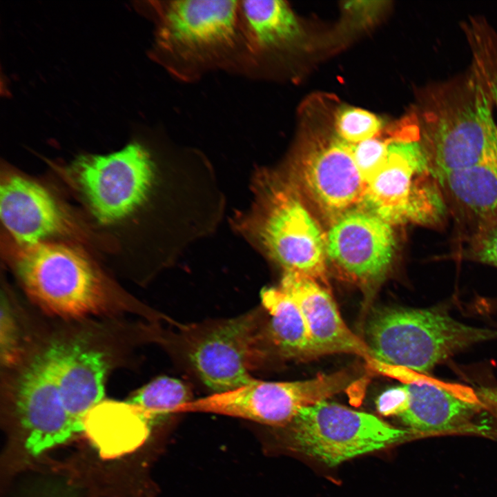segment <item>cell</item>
I'll return each instance as SVG.
<instances>
[{
    "label": "cell",
    "instance_id": "obj_11",
    "mask_svg": "<svg viewBox=\"0 0 497 497\" xmlns=\"http://www.w3.org/2000/svg\"><path fill=\"white\" fill-rule=\"evenodd\" d=\"M13 398L23 445L32 456L66 443L81 431L63 404L47 349L22 371Z\"/></svg>",
    "mask_w": 497,
    "mask_h": 497
},
{
    "label": "cell",
    "instance_id": "obj_16",
    "mask_svg": "<svg viewBox=\"0 0 497 497\" xmlns=\"http://www.w3.org/2000/svg\"><path fill=\"white\" fill-rule=\"evenodd\" d=\"M279 287L299 306L317 357L352 353L371 360L366 342L344 323L328 287L297 273H285Z\"/></svg>",
    "mask_w": 497,
    "mask_h": 497
},
{
    "label": "cell",
    "instance_id": "obj_9",
    "mask_svg": "<svg viewBox=\"0 0 497 497\" xmlns=\"http://www.w3.org/2000/svg\"><path fill=\"white\" fill-rule=\"evenodd\" d=\"M271 352L267 322L255 310L213 329L194 347L190 360L204 384L222 393L254 380L252 373Z\"/></svg>",
    "mask_w": 497,
    "mask_h": 497
},
{
    "label": "cell",
    "instance_id": "obj_28",
    "mask_svg": "<svg viewBox=\"0 0 497 497\" xmlns=\"http://www.w3.org/2000/svg\"><path fill=\"white\" fill-rule=\"evenodd\" d=\"M490 74L493 81L497 84V50L494 53L491 60Z\"/></svg>",
    "mask_w": 497,
    "mask_h": 497
},
{
    "label": "cell",
    "instance_id": "obj_2",
    "mask_svg": "<svg viewBox=\"0 0 497 497\" xmlns=\"http://www.w3.org/2000/svg\"><path fill=\"white\" fill-rule=\"evenodd\" d=\"M494 105L488 84L472 64L464 73L427 88L416 116L435 179L497 157Z\"/></svg>",
    "mask_w": 497,
    "mask_h": 497
},
{
    "label": "cell",
    "instance_id": "obj_20",
    "mask_svg": "<svg viewBox=\"0 0 497 497\" xmlns=\"http://www.w3.org/2000/svg\"><path fill=\"white\" fill-rule=\"evenodd\" d=\"M260 296L270 315L267 333L273 351L286 359L316 358L304 318L293 298L280 287L264 289Z\"/></svg>",
    "mask_w": 497,
    "mask_h": 497
},
{
    "label": "cell",
    "instance_id": "obj_4",
    "mask_svg": "<svg viewBox=\"0 0 497 497\" xmlns=\"http://www.w3.org/2000/svg\"><path fill=\"white\" fill-rule=\"evenodd\" d=\"M15 270L29 297L50 315L79 319L99 314L108 306L103 277L72 246L46 242L21 248Z\"/></svg>",
    "mask_w": 497,
    "mask_h": 497
},
{
    "label": "cell",
    "instance_id": "obj_1",
    "mask_svg": "<svg viewBox=\"0 0 497 497\" xmlns=\"http://www.w3.org/2000/svg\"><path fill=\"white\" fill-rule=\"evenodd\" d=\"M153 7V56L173 77L191 83L217 70L242 75L244 43L239 1H160Z\"/></svg>",
    "mask_w": 497,
    "mask_h": 497
},
{
    "label": "cell",
    "instance_id": "obj_10",
    "mask_svg": "<svg viewBox=\"0 0 497 497\" xmlns=\"http://www.w3.org/2000/svg\"><path fill=\"white\" fill-rule=\"evenodd\" d=\"M258 232L285 273L310 277L328 287L326 235L292 191L274 193L260 218Z\"/></svg>",
    "mask_w": 497,
    "mask_h": 497
},
{
    "label": "cell",
    "instance_id": "obj_30",
    "mask_svg": "<svg viewBox=\"0 0 497 497\" xmlns=\"http://www.w3.org/2000/svg\"><path fill=\"white\" fill-rule=\"evenodd\" d=\"M59 497H62V496H59Z\"/></svg>",
    "mask_w": 497,
    "mask_h": 497
},
{
    "label": "cell",
    "instance_id": "obj_24",
    "mask_svg": "<svg viewBox=\"0 0 497 497\" xmlns=\"http://www.w3.org/2000/svg\"><path fill=\"white\" fill-rule=\"evenodd\" d=\"M1 361L5 366L15 364L21 355L20 334L17 322L6 298L1 304Z\"/></svg>",
    "mask_w": 497,
    "mask_h": 497
},
{
    "label": "cell",
    "instance_id": "obj_3",
    "mask_svg": "<svg viewBox=\"0 0 497 497\" xmlns=\"http://www.w3.org/2000/svg\"><path fill=\"white\" fill-rule=\"evenodd\" d=\"M371 359L425 373L474 344L497 338V330L472 327L436 309L385 306L365 326Z\"/></svg>",
    "mask_w": 497,
    "mask_h": 497
},
{
    "label": "cell",
    "instance_id": "obj_6",
    "mask_svg": "<svg viewBox=\"0 0 497 497\" xmlns=\"http://www.w3.org/2000/svg\"><path fill=\"white\" fill-rule=\"evenodd\" d=\"M282 429L289 450L329 467L386 448L409 434L371 413L327 400L302 409Z\"/></svg>",
    "mask_w": 497,
    "mask_h": 497
},
{
    "label": "cell",
    "instance_id": "obj_18",
    "mask_svg": "<svg viewBox=\"0 0 497 497\" xmlns=\"http://www.w3.org/2000/svg\"><path fill=\"white\" fill-rule=\"evenodd\" d=\"M47 350L65 409L83 431L86 414L104 395L106 358L78 343H54Z\"/></svg>",
    "mask_w": 497,
    "mask_h": 497
},
{
    "label": "cell",
    "instance_id": "obj_13",
    "mask_svg": "<svg viewBox=\"0 0 497 497\" xmlns=\"http://www.w3.org/2000/svg\"><path fill=\"white\" fill-rule=\"evenodd\" d=\"M296 166L304 191L333 221L362 204L367 183L355 162L352 144L338 135L311 142Z\"/></svg>",
    "mask_w": 497,
    "mask_h": 497
},
{
    "label": "cell",
    "instance_id": "obj_17",
    "mask_svg": "<svg viewBox=\"0 0 497 497\" xmlns=\"http://www.w3.org/2000/svg\"><path fill=\"white\" fill-rule=\"evenodd\" d=\"M239 2L244 43L242 75L260 79L273 56L294 46L301 37V27L284 1Z\"/></svg>",
    "mask_w": 497,
    "mask_h": 497
},
{
    "label": "cell",
    "instance_id": "obj_27",
    "mask_svg": "<svg viewBox=\"0 0 497 497\" xmlns=\"http://www.w3.org/2000/svg\"><path fill=\"white\" fill-rule=\"evenodd\" d=\"M484 398H485L487 402L489 403L497 414V391H485L484 392Z\"/></svg>",
    "mask_w": 497,
    "mask_h": 497
},
{
    "label": "cell",
    "instance_id": "obj_15",
    "mask_svg": "<svg viewBox=\"0 0 497 497\" xmlns=\"http://www.w3.org/2000/svg\"><path fill=\"white\" fill-rule=\"evenodd\" d=\"M0 217L12 239L25 248L66 232V215L52 195L39 183L17 174L0 186Z\"/></svg>",
    "mask_w": 497,
    "mask_h": 497
},
{
    "label": "cell",
    "instance_id": "obj_22",
    "mask_svg": "<svg viewBox=\"0 0 497 497\" xmlns=\"http://www.w3.org/2000/svg\"><path fill=\"white\" fill-rule=\"evenodd\" d=\"M380 132L370 139L352 144L355 162L367 183L383 165L389 146L396 141L407 137V131L401 124L385 135Z\"/></svg>",
    "mask_w": 497,
    "mask_h": 497
},
{
    "label": "cell",
    "instance_id": "obj_21",
    "mask_svg": "<svg viewBox=\"0 0 497 497\" xmlns=\"http://www.w3.org/2000/svg\"><path fill=\"white\" fill-rule=\"evenodd\" d=\"M193 400L186 384L174 378L162 376L135 393L129 405L144 421L173 414L179 407Z\"/></svg>",
    "mask_w": 497,
    "mask_h": 497
},
{
    "label": "cell",
    "instance_id": "obj_5",
    "mask_svg": "<svg viewBox=\"0 0 497 497\" xmlns=\"http://www.w3.org/2000/svg\"><path fill=\"white\" fill-rule=\"evenodd\" d=\"M70 170L89 212L108 227L127 224L146 202L155 177L151 154L137 142L107 154L79 155Z\"/></svg>",
    "mask_w": 497,
    "mask_h": 497
},
{
    "label": "cell",
    "instance_id": "obj_12",
    "mask_svg": "<svg viewBox=\"0 0 497 497\" xmlns=\"http://www.w3.org/2000/svg\"><path fill=\"white\" fill-rule=\"evenodd\" d=\"M391 225L364 208L345 213L326 235L327 258L342 275L372 289L384 277L394 254Z\"/></svg>",
    "mask_w": 497,
    "mask_h": 497
},
{
    "label": "cell",
    "instance_id": "obj_19",
    "mask_svg": "<svg viewBox=\"0 0 497 497\" xmlns=\"http://www.w3.org/2000/svg\"><path fill=\"white\" fill-rule=\"evenodd\" d=\"M441 190L478 226L497 218V157L436 178Z\"/></svg>",
    "mask_w": 497,
    "mask_h": 497
},
{
    "label": "cell",
    "instance_id": "obj_29",
    "mask_svg": "<svg viewBox=\"0 0 497 497\" xmlns=\"http://www.w3.org/2000/svg\"><path fill=\"white\" fill-rule=\"evenodd\" d=\"M487 84H488V86H489V90H490V92H491L492 98H493L494 104V105H496V107H497V86H494V85H492V84H489V83H487Z\"/></svg>",
    "mask_w": 497,
    "mask_h": 497
},
{
    "label": "cell",
    "instance_id": "obj_26",
    "mask_svg": "<svg viewBox=\"0 0 497 497\" xmlns=\"http://www.w3.org/2000/svg\"><path fill=\"white\" fill-rule=\"evenodd\" d=\"M377 1H349L344 5V8L349 14L351 21L356 23L369 22L376 18L380 10L381 3Z\"/></svg>",
    "mask_w": 497,
    "mask_h": 497
},
{
    "label": "cell",
    "instance_id": "obj_14",
    "mask_svg": "<svg viewBox=\"0 0 497 497\" xmlns=\"http://www.w3.org/2000/svg\"><path fill=\"white\" fill-rule=\"evenodd\" d=\"M409 372L406 383L387 389L377 398L378 412L398 418L419 433L456 431L469 426L481 403L469 401L455 389Z\"/></svg>",
    "mask_w": 497,
    "mask_h": 497
},
{
    "label": "cell",
    "instance_id": "obj_7",
    "mask_svg": "<svg viewBox=\"0 0 497 497\" xmlns=\"http://www.w3.org/2000/svg\"><path fill=\"white\" fill-rule=\"evenodd\" d=\"M441 188L431 175L420 138L396 141L367 183L364 208L390 224L440 223L446 206Z\"/></svg>",
    "mask_w": 497,
    "mask_h": 497
},
{
    "label": "cell",
    "instance_id": "obj_8",
    "mask_svg": "<svg viewBox=\"0 0 497 497\" xmlns=\"http://www.w3.org/2000/svg\"><path fill=\"white\" fill-rule=\"evenodd\" d=\"M355 378L353 371L341 370L293 382L255 379L238 388L193 400L175 413L204 412L240 418L276 428H284L303 408L339 393Z\"/></svg>",
    "mask_w": 497,
    "mask_h": 497
},
{
    "label": "cell",
    "instance_id": "obj_25",
    "mask_svg": "<svg viewBox=\"0 0 497 497\" xmlns=\"http://www.w3.org/2000/svg\"><path fill=\"white\" fill-rule=\"evenodd\" d=\"M467 255L497 267V218L478 226L469 242Z\"/></svg>",
    "mask_w": 497,
    "mask_h": 497
},
{
    "label": "cell",
    "instance_id": "obj_23",
    "mask_svg": "<svg viewBox=\"0 0 497 497\" xmlns=\"http://www.w3.org/2000/svg\"><path fill=\"white\" fill-rule=\"evenodd\" d=\"M334 124L337 135L351 144L370 139L383 128L382 119L375 114L347 106L338 109Z\"/></svg>",
    "mask_w": 497,
    "mask_h": 497
}]
</instances>
